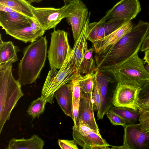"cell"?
<instances>
[{"mask_svg":"<svg viewBox=\"0 0 149 149\" xmlns=\"http://www.w3.org/2000/svg\"><path fill=\"white\" fill-rule=\"evenodd\" d=\"M72 136L77 144L83 149H110V146L96 132L79 120L72 127Z\"/></svg>","mask_w":149,"mask_h":149,"instance_id":"52a82bcc","label":"cell"},{"mask_svg":"<svg viewBox=\"0 0 149 149\" xmlns=\"http://www.w3.org/2000/svg\"><path fill=\"white\" fill-rule=\"evenodd\" d=\"M121 149H149V132L141 129L139 124L125 125Z\"/></svg>","mask_w":149,"mask_h":149,"instance_id":"8fae6325","label":"cell"},{"mask_svg":"<svg viewBox=\"0 0 149 149\" xmlns=\"http://www.w3.org/2000/svg\"><path fill=\"white\" fill-rule=\"evenodd\" d=\"M0 11H3L7 12L16 11L10 7L0 4Z\"/></svg>","mask_w":149,"mask_h":149,"instance_id":"8d00e7d4","label":"cell"},{"mask_svg":"<svg viewBox=\"0 0 149 149\" xmlns=\"http://www.w3.org/2000/svg\"><path fill=\"white\" fill-rule=\"evenodd\" d=\"M107 117L113 125H120L123 126L126 125L124 120L118 115L109 111L106 114Z\"/></svg>","mask_w":149,"mask_h":149,"instance_id":"4dcf8cb0","label":"cell"},{"mask_svg":"<svg viewBox=\"0 0 149 149\" xmlns=\"http://www.w3.org/2000/svg\"><path fill=\"white\" fill-rule=\"evenodd\" d=\"M72 51L68 33L63 30H56L54 29L51 33L50 45L47 52L50 68L60 69Z\"/></svg>","mask_w":149,"mask_h":149,"instance_id":"8992f818","label":"cell"},{"mask_svg":"<svg viewBox=\"0 0 149 149\" xmlns=\"http://www.w3.org/2000/svg\"><path fill=\"white\" fill-rule=\"evenodd\" d=\"M138 109L145 110H149V96L146 97L139 98L138 101Z\"/></svg>","mask_w":149,"mask_h":149,"instance_id":"836d02e7","label":"cell"},{"mask_svg":"<svg viewBox=\"0 0 149 149\" xmlns=\"http://www.w3.org/2000/svg\"><path fill=\"white\" fill-rule=\"evenodd\" d=\"M12 64L0 69V134L17 101L24 94L21 84L13 77Z\"/></svg>","mask_w":149,"mask_h":149,"instance_id":"277c9868","label":"cell"},{"mask_svg":"<svg viewBox=\"0 0 149 149\" xmlns=\"http://www.w3.org/2000/svg\"><path fill=\"white\" fill-rule=\"evenodd\" d=\"M92 95L81 91L77 122L81 120L91 129L100 133L94 113Z\"/></svg>","mask_w":149,"mask_h":149,"instance_id":"9a60e30c","label":"cell"},{"mask_svg":"<svg viewBox=\"0 0 149 149\" xmlns=\"http://www.w3.org/2000/svg\"><path fill=\"white\" fill-rule=\"evenodd\" d=\"M92 100L94 110L97 111V115L99 113L100 110L101 99L97 84L95 81V78L94 90L92 95Z\"/></svg>","mask_w":149,"mask_h":149,"instance_id":"f546056e","label":"cell"},{"mask_svg":"<svg viewBox=\"0 0 149 149\" xmlns=\"http://www.w3.org/2000/svg\"><path fill=\"white\" fill-rule=\"evenodd\" d=\"M141 11L139 0H121L106 13L100 20H124L131 21Z\"/></svg>","mask_w":149,"mask_h":149,"instance_id":"9c48e42d","label":"cell"},{"mask_svg":"<svg viewBox=\"0 0 149 149\" xmlns=\"http://www.w3.org/2000/svg\"><path fill=\"white\" fill-rule=\"evenodd\" d=\"M139 110L140 113L139 122L141 129L145 132H149V110Z\"/></svg>","mask_w":149,"mask_h":149,"instance_id":"83f0119b","label":"cell"},{"mask_svg":"<svg viewBox=\"0 0 149 149\" xmlns=\"http://www.w3.org/2000/svg\"><path fill=\"white\" fill-rule=\"evenodd\" d=\"M44 141L36 135L32 136L28 139L13 138L10 141L7 149H42Z\"/></svg>","mask_w":149,"mask_h":149,"instance_id":"44dd1931","label":"cell"},{"mask_svg":"<svg viewBox=\"0 0 149 149\" xmlns=\"http://www.w3.org/2000/svg\"><path fill=\"white\" fill-rule=\"evenodd\" d=\"M141 88L117 83L113 96V105L139 110L138 101Z\"/></svg>","mask_w":149,"mask_h":149,"instance_id":"7c38bea8","label":"cell"},{"mask_svg":"<svg viewBox=\"0 0 149 149\" xmlns=\"http://www.w3.org/2000/svg\"><path fill=\"white\" fill-rule=\"evenodd\" d=\"M149 49V35L145 38L142 45L141 51L145 52Z\"/></svg>","mask_w":149,"mask_h":149,"instance_id":"d590c367","label":"cell"},{"mask_svg":"<svg viewBox=\"0 0 149 149\" xmlns=\"http://www.w3.org/2000/svg\"><path fill=\"white\" fill-rule=\"evenodd\" d=\"M33 19L17 11H0V25L5 31L20 29L30 26Z\"/></svg>","mask_w":149,"mask_h":149,"instance_id":"5bb4252c","label":"cell"},{"mask_svg":"<svg viewBox=\"0 0 149 149\" xmlns=\"http://www.w3.org/2000/svg\"><path fill=\"white\" fill-rule=\"evenodd\" d=\"M47 102L42 97L33 100L29 106L27 111L29 115L33 118H38L45 111Z\"/></svg>","mask_w":149,"mask_h":149,"instance_id":"4316f807","label":"cell"},{"mask_svg":"<svg viewBox=\"0 0 149 149\" xmlns=\"http://www.w3.org/2000/svg\"><path fill=\"white\" fill-rule=\"evenodd\" d=\"M31 3H39L43 0H26Z\"/></svg>","mask_w":149,"mask_h":149,"instance_id":"f35d334b","label":"cell"},{"mask_svg":"<svg viewBox=\"0 0 149 149\" xmlns=\"http://www.w3.org/2000/svg\"><path fill=\"white\" fill-rule=\"evenodd\" d=\"M65 14L67 22L71 27L75 42L79 37L87 19L88 9L84 3L79 0L67 6Z\"/></svg>","mask_w":149,"mask_h":149,"instance_id":"ba28073f","label":"cell"},{"mask_svg":"<svg viewBox=\"0 0 149 149\" xmlns=\"http://www.w3.org/2000/svg\"><path fill=\"white\" fill-rule=\"evenodd\" d=\"M113 105L109 111L114 113L121 117L125 121V125L137 124L140 117L139 110L125 107H116Z\"/></svg>","mask_w":149,"mask_h":149,"instance_id":"7402d4cb","label":"cell"},{"mask_svg":"<svg viewBox=\"0 0 149 149\" xmlns=\"http://www.w3.org/2000/svg\"><path fill=\"white\" fill-rule=\"evenodd\" d=\"M72 51L63 65L58 71L54 68H51L44 84L41 97L46 102L54 103L55 92L64 84L79 77V73L72 63Z\"/></svg>","mask_w":149,"mask_h":149,"instance_id":"5b68a950","label":"cell"},{"mask_svg":"<svg viewBox=\"0 0 149 149\" xmlns=\"http://www.w3.org/2000/svg\"><path fill=\"white\" fill-rule=\"evenodd\" d=\"M0 4L10 7L33 19H35L32 12L33 6L26 0H0Z\"/></svg>","mask_w":149,"mask_h":149,"instance_id":"603a6c76","label":"cell"},{"mask_svg":"<svg viewBox=\"0 0 149 149\" xmlns=\"http://www.w3.org/2000/svg\"><path fill=\"white\" fill-rule=\"evenodd\" d=\"M0 39V69H1L18 61L17 53L20 50L12 41L2 40L1 34Z\"/></svg>","mask_w":149,"mask_h":149,"instance_id":"ffe728a7","label":"cell"},{"mask_svg":"<svg viewBox=\"0 0 149 149\" xmlns=\"http://www.w3.org/2000/svg\"><path fill=\"white\" fill-rule=\"evenodd\" d=\"M99 72V70L96 68L90 73L84 76L81 75L78 78L81 91L85 93L93 94L95 77Z\"/></svg>","mask_w":149,"mask_h":149,"instance_id":"484cf974","label":"cell"},{"mask_svg":"<svg viewBox=\"0 0 149 149\" xmlns=\"http://www.w3.org/2000/svg\"><path fill=\"white\" fill-rule=\"evenodd\" d=\"M67 6H64L60 8L33 6L32 12L36 20L45 31L55 29L61 20L66 18Z\"/></svg>","mask_w":149,"mask_h":149,"instance_id":"30bf717a","label":"cell"},{"mask_svg":"<svg viewBox=\"0 0 149 149\" xmlns=\"http://www.w3.org/2000/svg\"><path fill=\"white\" fill-rule=\"evenodd\" d=\"M47 44L43 36L24 49L17 72L18 80L22 85L31 84L39 77L47 58Z\"/></svg>","mask_w":149,"mask_h":149,"instance_id":"7a4b0ae2","label":"cell"},{"mask_svg":"<svg viewBox=\"0 0 149 149\" xmlns=\"http://www.w3.org/2000/svg\"><path fill=\"white\" fill-rule=\"evenodd\" d=\"M79 0H63L64 6H68L70 4L74 3Z\"/></svg>","mask_w":149,"mask_h":149,"instance_id":"74e56055","label":"cell"},{"mask_svg":"<svg viewBox=\"0 0 149 149\" xmlns=\"http://www.w3.org/2000/svg\"><path fill=\"white\" fill-rule=\"evenodd\" d=\"M133 26L132 21H127L106 37L96 40L92 43L95 53L113 45L130 32Z\"/></svg>","mask_w":149,"mask_h":149,"instance_id":"e0dca14e","label":"cell"},{"mask_svg":"<svg viewBox=\"0 0 149 149\" xmlns=\"http://www.w3.org/2000/svg\"><path fill=\"white\" fill-rule=\"evenodd\" d=\"M145 67L147 71L149 73V64L147 63V64L145 65Z\"/></svg>","mask_w":149,"mask_h":149,"instance_id":"ab89813d","label":"cell"},{"mask_svg":"<svg viewBox=\"0 0 149 149\" xmlns=\"http://www.w3.org/2000/svg\"><path fill=\"white\" fill-rule=\"evenodd\" d=\"M127 21L124 20H100L98 22L89 23V34L87 40L93 43L110 34Z\"/></svg>","mask_w":149,"mask_h":149,"instance_id":"4fadbf2b","label":"cell"},{"mask_svg":"<svg viewBox=\"0 0 149 149\" xmlns=\"http://www.w3.org/2000/svg\"><path fill=\"white\" fill-rule=\"evenodd\" d=\"M98 74L96 77L95 81L101 99L100 111L97 115V119L99 120L103 118L113 105V98L115 89H111L109 86V83L113 81L112 80L100 77Z\"/></svg>","mask_w":149,"mask_h":149,"instance_id":"2e32d148","label":"cell"},{"mask_svg":"<svg viewBox=\"0 0 149 149\" xmlns=\"http://www.w3.org/2000/svg\"><path fill=\"white\" fill-rule=\"evenodd\" d=\"M94 51L93 47L88 49L87 42H86L84 48V58L78 71L79 73L81 75L90 73L96 68L95 62L93 57Z\"/></svg>","mask_w":149,"mask_h":149,"instance_id":"cb8c5ba5","label":"cell"},{"mask_svg":"<svg viewBox=\"0 0 149 149\" xmlns=\"http://www.w3.org/2000/svg\"><path fill=\"white\" fill-rule=\"evenodd\" d=\"M58 143L62 149H78L77 143L73 139L72 140L59 139Z\"/></svg>","mask_w":149,"mask_h":149,"instance_id":"1f68e13d","label":"cell"},{"mask_svg":"<svg viewBox=\"0 0 149 149\" xmlns=\"http://www.w3.org/2000/svg\"><path fill=\"white\" fill-rule=\"evenodd\" d=\"M143 60L137 53L124 61L102 68L99 72L111 74L117 83L141 88L149 81V73L145 69Z\"/></svg>","mask_w":149,"mask_h":149,"instance_id":"3957f363","label":"cell"},{"mask_svg":"<svg viewBox=\"0 0 149 149\" xmlns=\"http://www.w3.org/2000/svg\"><path fill=\"white\" fill-rule=\"evenodd\" d=\"M5 32L6 34L25 43L34 42L40 38L34 33L31 26L20 29L6 31Z\"/></svg>","mask_w":149,"mask_h":149,"instance_id":"d4e9b609","label":"cell"},{"mask_svg":"<svg viewBox=\"0 0 149 149\" xmlns=\"http://www.w3.org/2000/svg\"><path fill=\"white\" fill-rule=\"evenodd\" d=\"M78 78L70 81L72 89V103L80 101L81 91L79 84Z\"/></svg>","mask_w":149,"mask_h":149,"instance_id":"f1b7e54d","label":"cell"},{"mask_svg":"<svg viewBox=\"0 0 149 149\" xmlns=\"http://www.w3.org/2000/svg\"><path fill=\"white\" fill-rule=\"evenodd\" d=\"M149 35V23L140 20L128 33L116 43L95 53V67L99 70L127 59L140 50Z\"/></svg>","mask_w":149,"mask_h":149,"instance_id":"6da1fadb","label":"cell"},{"mask_svg":"<svg viewBox=\"0 0 149 149\" xmlns=\"http://www.w3.org/2000/svg\"><path fill=\"white\" fill-rule=\"evenodd\" d=\"M54 97L65 114L72 118V93L70 82L57 90Z\"/></svg>","mask_w":149,"mask_h":149,"instance_id":"d6986e66","label":"cell"},{"mask_svg":"<svg viewBox=\"0 0 149 149\" xmlns=\"http://www.w3.org/2000/svg\"><path fill=\"white\" fill-rule=\"evenodd\" d=\"M149 96V81L141 88L139 95V98H142Z\"/></svg>","mask_w":149,"mask_h":149,"instance_id":"e575fe53","label":"cell"},{"mask_svg":"<svg viewBox=\"0 0 149 149\" xmlns=\"http://www.w3.org/2000/svg\"><path fill=\"white\" fill-rule=\"evenodd\" d=\"M90 15L91 12H90L85 26L79 37L74 42L72 49L73 52L72 63L78 72L84 58L85 44L89 34L88 25Z\"/></svg>","mask_w":149,"mask_h":149,"instance_id":"ac0fdd59","label":"cell"},{"mask_svg":"<svg viewBox=\"0 0 149 149\" xmlns=\"http://www.w3.org/2000/svg\"><path fill=\"white\" fill-rule=\"evenodd\" d=\"M80 102L72 103V118L74 125L77 124V122L78 117L79 113Z\"/></svg>","mask_w":149,"mask_h":149,"instance_id":"d6a6232c","label":"cell"}]
</instances>
